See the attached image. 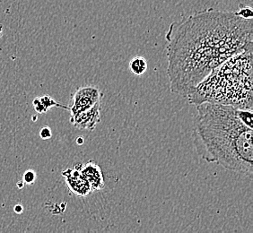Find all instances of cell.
Segmentation results:
<instances>
[{
  "label": "cell",
  "mask_w": 253,
  "mask_h": 233,
  "mask_svg": "<svg viewBox=\"0 0 253 233\" xmlns=\"http://www.w3.org/2000/svg\"><path fill=\"white\" fill-rule=\"evenodd\" d=\"M166 40L170 92L187 97L214 68L253 49V17L204 10L173 23Z\"/></svg>",
  "instance_id": "6da1fadb"
},
{
  "label": "cell",
  "mask_w": 253,
  "mask_h": 233,
  "mask_svg": "<svg viewBox=\"0 0 253 233\" xmlns=\"http://www.w3.org/2000/svg\"><path fill=\"white\" fill-rule=\"evenodd\" d=\"M196 107L193 138L198 155L208 162L252 178L253 109L210 102Z\"/></svg>",
  "instance_id": "7a4b0ae2"
},
{
  "label": "cell",
  "mask_w": 253,
  "mask_h": 233,
  "mask_svg": "<svg viewBox=\"0 0 253 233\" xmlns=\"http://www.w3.org/2000/svg\"><path fill=\"white\" fill-rule=\"evenodd\" d=\"M253 49L214 68L187 95L190 104L204 102L253 109Z\"/></svg>",
  "instance_id": "3957f363"
},
{
  "label": "cell",
  "mask_w": 253,
  "mask_h": 233,
  "mask_svg": "<svg viewBox=\"0 0 253 233\" xmlns=\"http://www.w3.org/2000/svg\"><path fill=\"white\" fill-rule=\"evenodd\" d=\"M102 92L94 86H83L78 88L74 93L72 103L69 107L71 115L84 112L93 107L98 102H101Z\"/></svg>",
  "instance_id": "277c9868"
},
{
  "label": "cell",
  "mask_w": 253,
  "mask_h": 233,
  "mask_svg": "<svg viewBox=\"0 0 253 233\" xmlns=\"http://www.w3.org/2000/svg\"><path fill=\"white\" fill-rule=\"evenodd\" d=\"M82 163H77L72 169L65 170L63 177L68 189L78 196H87L92 192L91 187L81 172Z\"/></svg>",
  "instance_id": "5b68a950"
},
{
  "label": "cell",
  "mask_w": 253,
  "mask_h": 233,
  "mask_svg": "<svg viewBox=\"0 0 253 233\" xmlns=\"http://www.w3.org/2000/svg\"><path fill=\"white\" fill-rule=\"evenodd\" d=\"M101 120V102L84 112L71 115L70 122L75 127L82 130H93Z\"/></svg>",
  "instance_id": "8992f818"
},
{
  "label": "cell",
  "mask_w": 253,
  "mask_h": 233,
  "mask_svg": "<svg viewBox=\"0 0 253 233\" xmlns=\"http://www.w3.org/2000/svg\"><path fill=\"white\" fill-rule=\"evenodd\" d=\"M81 172L84 178L90 185L92 192L102 190L104 188V178L102 169L95 162H93V160H90L87 163L83 164L81 168Z\"/></svg>",
  "instance_id": "52a82bcc"
},
{
  "label": "cell",
  "mask_w": 253,
  "mask_h": 233,
  "mask_svg": "<svg viewBox=\"0 0 253 233\" xmlns=\"http://www.w3.org/2000/svg\"><path fill=\"white\" fill-rule=\"evenodd\" d=\"M129 70L136 77H141L147 70V61L143 57H135L129 62Z\"/></svg>",
  "instance_id": "ba28073f"
},
{
  "label": "cell",
  "mask_w": 253,
  "mask_h": 233,
  "mask_svg": "<svg viewBox=\"0 0 253 233\" xmlns=\"http://www.w3.org/2000/svg\"><path fill=\"white\" fill-rule=\"evenodd\" d=\"M39 99L40 101H41L42 103V105H43L44 108L46 109V111H47V112L49 111L50 108L52 107H60L63 108V109H67V110H69V107H66V106H63V105H60L59 103L55 102L52 98L49 97L48 95L42 96V97H39Z\"/></svg>",
  "instance_id": "9c48e42d"
},
{
  "label": "cell",
  "mask_w": 253,
  "mask_h": 233,
  "mask_svg": "<svg viewBox=\"0 0 253 233\" xmlns=\"http://www.w3.org/2000/svg\"><path fill=\"white\" fill-rule=\"evenodd\" d=\"M36 180V173L34 170H26L24 174V182L25 184L33 185Z\"/></svg>",
  "instance_id": "30bf717a"
},
{
  "label": "cell",
  "mask_w": 253,
  "mask_h": 233,
  "mask_svg": "<svg viewBox=\"0 0 253 233\" xmlns=\"http://www.w3.org/2000/svg\"><path fill=\"white\" fill-rule=\"evenodd\" d=\"M51 136H52V132H51V129L49 128V126H44V127H42V128L41 129V131H40V137H41L42 139L48 140V139L51 138Z\"/></svg>",
  "instance_id": "8fae6325"
},
{
  "label": "cell",
  "mask_w": 253,
  "mask_h": 233,
  "mask_svg": "<svg viewBox=\"0 0 253 233\" xmlns=\"http://www.w3.org/2000/svg\"><path fill=\"white\" fill-rule=\"evenodd\" d=\"M33 104H34V110H35L36 112H38V113L42 114V113H46V112H48L46 111V109L44 108L42 102L40 101L39 97L35 98V99H34V102H33Z\"/></svg>",
  "instance_id": "7c38bea8"
},
{
  "label": "cell",
  "mask_w": 253,
  "mask_h": 233,
  "mask_svg": "<svg viewBox=\"0 0 253 233\" xmlns=\"http://www.w3.org/2000/svg\"><path fill=\"white\" fill-rule=\"evenodd\" d=\"M14 210H15V212L16 214H22V213L24 212V207H23V205H21V204H16Z\"/></svg>",
  "instance_id": "4fadbf2b"
},
{
  "label": "cell",
  "mask_w": 253,
  "mask_h": 233,
  "mask_svg": "<svg viewBox=\"0 0 253 233\" xmlns=\"http://www.w3.org/2000/svg\"><path fill=\"white\" fill-rule=\"evenodd\" d=\"M17 187H18V189H21V190H22V189H24V187H25V182H24V180H23V181H22V180H21V181H18V182H17Z\"/></svg>",
  "instance_id": "5bb4252c"
},
{
  "label": "cell",
  "mask_w": 253,
  "mask_h": 233,
  "mask_svg": "<svg viewBox=\"0 0 253 233\" xmlns=\"http://www.w3.org/2000/svg\"><path fill=\"white\" fill-rule=\"evenodd\" d=\"M77 143H78V145L80 146V145H83L84 144V138L83 137H78V139H77Z\"/></svg>",
  "instance_id": "9a60e30c"
},
{
  "label": "cell",
  "mask_w": 253,
  "mask_h": 233,
  "mask_svg": "<svg viewBox=\"0 0 253 233\" xmlns=\"http://www.w3.org/2000/svg\"><path fill=\"white\" fill-rule=\"evenodd\" d=\"M3 35V26L0 25V37Z\"/></svg>",
  "instance_id": "2e32d148"
},
{
  "label": "cell",
  "mask_w": 253,
  "mask_h": 233,
  "mask_svg": "<svg viewBox=\"0 0 253 233\" xmlns=\"http://www.w3.org/2000/svg\"><path fill=\"white\" fill-rule=\"evenodd\" d=\"M33 118H34V120H35V121H36V118H37L36 116H33Z\"/></svg>",
  "instance_id": "e0dca14e"
}]
</instances>
